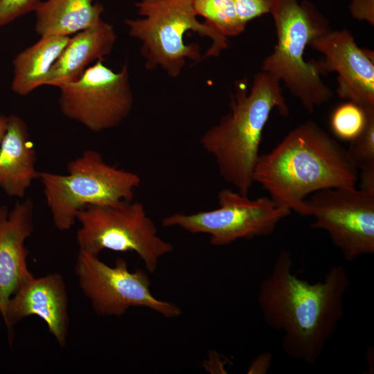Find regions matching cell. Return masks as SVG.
<instances>
[{
  "label": "cell",
  "mask_w": 374,
  "mask_h": 374,
  "mask_svg": "<svg viewBox=\"0 0 374 374\" xmlns=\"http://www.w3.org/2000/svg\"><path fill=\"white\" fill-rule=\"evenodd\" d=\"M117 40L113 26L103 20L71 37L52 66L44 86L60 87L78 80L89 64L109 55Z\"/></svg>",
  "instance_id": "9a60e30c"
},
{
  "label": "cell",
  "mask_w": 374,
  "mask_h": 374,
  "mask_svg": "<svg viewBox=\"0 0 374 374\" xmlns=\"http://www.w3.org/2000/svg\"><path fill=\"white\" fill-rule=\"evenodd\" d=\"M271 362V355L263 353L258 356L248 369V373H265L267 372Z\"/></svg>",
  "instance_id": "d4e9b609"
},
{
  "label": "cell",
  "mask_w": 374,
  "mask_h": 374,
  "mask_svg": "<svg viewBox=\"0 0 374 374\" xmlns=\"http://www.w3.org/2000/svg\"><path fill=\"white\" fill-rule=\"evenodd\" d=\"M135 6L141 17L125 24L141 44L147 70L159 67L176 78L187 60L197 64L229 46L227 37L197 19L193 0H140Z\"/></svg>",
  "instance_id": "277c9868"
},
{
  "label": "cell",
  "mask_w": 374,
  "mask_h": 374,
  "mask_svg": "<svg viewBox=\"0 0 374 374\" xmlns=\"http://www.w3.org/2000/svg\"><path fill=\"white\" fill-rule=\"evenodd\" d=\"M77 221L80 224L76 234L79 250L94 256L105 249L134 251L150 273L174 249L158 235L156 225L139 202L89 206L78 213Z\"/></svg>",
  "instance_id": "52a82bcc"
},
{
  "label": "cell",
  "mask_w": 374,
  "mask_h": 374,
  "mask_svg": "<svg viewBox=\"0 0 374 374\" xmlns=\"http://www.w3.org/2000/svg\"><path fill=\"white\" fill-rule=\"evenodd\" d=\"M349 11L354 19L374 25V0H351Z\"/></svg>",
  "instance_id": "cb8c5ba5"
},
{
  "label": "cell",
  "mask_w": 374,
  "mask_h": 374,
  "mask_svg": "<svg viewBox=\"0 0 374 374\" xmlns=\"http://www.w3.org/2000/svg\"><path fill=\"white\" fill-rule=\"evenodd\" d=\"M70 36L44 35L19 53L12 61V91L21 96L44 86L52 66L69 41Z\"/></svg>",
  "instance_id": "ac0fdd59"
},
{
  "label": "cell",
  "mask_w": 374,
  "mask_h": 374,
  "mask_svg": "<svg viewBox=\"0 0 374 374\" xmlns=\"http://www.w3.org/2000/svg\"><path fill=\"white\" fill-rule=\"evenodd\" d=\"M366 125L361 133L353 140L348 153L358 171L374 170V109L365 110Z\"/></svg>",
  "instance_id": "44dd1931"
},
{
  "label": "cell",
  "mask_w": 374,
  "mask_h": 374,
  "mask_svg": "<svg viewBox=\"0 0 374 374\" xmlns=\"http://www.w3.org/2000/svg\"><path fill=\"white\" fill-rule=\"evenodd\" d=\"M310 226L326 231L348 262L374 253V191L355 187L319 190L304 200Z\"/></svg>",
  "instance_id": "8fae6325"
},
{
  "label": "cell",
  "mask_w": 374,
  "mask_h": 374,
  "mask_svg": "<svg viewBox=\"0 0 374 374\" xmlns=\"http://www.w3.org/2000/svg\"><path fill=\"white\" fill-rule=\"evenodd\" d=\"M75 273L82 294L100 317H121L134 307L147 308L167 318L182 313L175 303L155 298L148 274L141 269L130 271L123 258L112 267L98 256L79 250Z\"/></svg>",
  "instance_id": "ba28073f"
},
{
  "label": "cell",
  "mask_w": 374,
  "mask_h": 374,
  "mask_svg": "<svg viewBox=\"0 0 374 374\" xmlns=\"http://www.w3.org/2000/svg\"><path fill=\"white\" fill-rule=\"evenodd\" d=\"M103 61L95 62L78 80L59 87L62 113L93 132L119 125L134 105L127 64L114 71Z\"/></svg>",
  "instance_id": "30bf717a"
},
{
  "label": "cell",
  "mask_w": 374,
  "mask_h": 374,
  "mask_svg": "<svg viewBox=\"0 0 374 374\" xmlns=\"http://www.w3.org/2000/svg\"><path fill=\"white\" fill-rule=\"evenodd\" d=\"M103 12V6L92 0L41 1L34 12L35 30L40 36H70L100 24Z\"/></svg>",
  "instance_id": "e0dca14e"
},
{
  "label": "cell",
  "mask_w": 374,
  "mask_h": 374,
  "mask_svg": "<svg viewBox=\"0 0 374 374\" xmlns=\"http://www.w3.org/2000/svg\"><path fill=\"white\" fill-rule=\"evenodd\" d=\"M38 179L53 222L62 231L70 229L89 206L132 201L141 184L137 174L107 163L94 150L71 161L66 174L39 172Z\"/></svg>",
  "instance_id": "8992f818"
},
{
  "label": "cell",
  "mask_w": 374,
  "mask_h": 374,
  "mask_svg": "<svg viewBox=\"0 0 374 374\" xmlns=\"http://www.w3.org/2000/svg\"><path fill=\"white\" fill-rule=\"evenodd\" d=\"M292 265L290 252L280 249L271 272L260 284L258 305L265 322L284 333L285 354L314 364L344 315L350 278L346 269L337 265L323 280L311 283L296 276Z\"/></svg>",
  "instance_id": "6da1fadb"
},
{
  "label": "cell",
  "mask_w": 374,
  "mask_h": 374,
  "mask_svg": "<svg viewBox=\"0 0 374 374\" xmlns=\"http://www.w3.org/2000/svg\"><path fill=\"white\" fill-rule=\"evenodd\" d=\"M235 88L229 112L202 135L199 143L214 158L222 179L248 195L269 116L277 109L287 116L289 107L280 80L262 70L254 75L250 88L246 79L238 81Z\"/></svg>",
  "instance_id": "3957f363"
},
{
  "label": "cell",
  "mask_w": 374,
  "mask_h": 374,
  "mask_svg": "<svg viewBox=\"0 0 374 374\" xmlns=\"http://www.w3.org/2000/svg\"><path fill=\"white\" fill-rule=\"evenodd\" d=\"M8 116L0 112V144L7 128Z\"/></svg>",
  "instance_id": "484cf974"
},
{
  "label": "cell",
  "mask_w": 374,
  "mask_h": 374,
  "mask_svg": "<svg viewBox=\"0 0 374 374\" xmlns=\"http://www.w3.org/2000/svg\"><path fill=\"white\" fill-rule=\"evenodd\" d=\"M359 171L347 149L313 121L291 130L260 154L253 182L278 206L305 216L304 200L319 190L355 187Z\"/></svg>",
  "instance_id": "7a4b0ae2"
},
{
  "label": "cell",
  "mask_w": 374,
  "mask_h": 374,
  "mask_svg": "<svg viewBox=\"0 0 374 374\" xmlns=\"http://www.w3.org/2000/svg\"><path fill=\"white\" fill-rule=\"evenodd\" d=\"M69 297L64 278L51 273L24 280L10 298L2 317L10 343L13 326L29 316L39 317L61 348H64L69 327Z\"/></svg>",
  "instance_id": "4fadbf2b"
},
{
  "label": "cell",
  "mask_w": 374,
  "mask_h": 374,
  "mask_svg": "<svg viewBox=\"0 0 374 374\" xmlns=\"http://www.w3.org/2000/svg\"><path fill=\"white\" fill-rule=\"evenodd\" d=\"M36 151L26 123L19 116H8L0 144V187L10 197L21 198L38 179Z\"/></svg>",
  "instance_id": "2e32d148"
},
{
  "label": "cell",
  "mask_w": 374,
  "mask_h": 374,
  "mask_svg": "<svg viewBox=\"0 0 374 374\" xmlns=\"http://www.w3.org/2000/svg\"><path fill=\"white\" fill-rule=\"evenodd\" d=\"M310 46L324 55L325 72L337 73V93L364 110L374 109L373 53L357 46L352 33L330 28L313 39Z\"/></svg>",
  "instance_id": "7c38bea8"
},
{
  "label": "cell",
  "mask_w": 374,
  "mask_h": 374,
  "mask_svg": "<svg viewBox=\"0 0 374 374\" xmlns=\"http://www.w3.org/2000/svg\"><path fill=\"white\" fill-rule=\"evenodd\" d=\"M269 14L274 19L276 45L265 57L262 70L283 81L305 109L313 112L329 101L332 89L321 79L326 72L322 60H305V51L313 39L330 29L327 19L310 2L273 0Z\"/></svg>",
  "instance_id": "5b68a950"
},
{
  "label": "cell",
  "mask_w": 374,
  "mask_h": 374,
  "mask_svg": "<svg viewBox=\"0 0 374 374\" xmlns=\"http://www.w3.org/2000/svg\"><path fill=\"white\" fill-rule=\"evenodd\" d=\"M41 0H0V27L30 12H35Z\"/></svg>",
  "instance_id": "7402d4cb"
},
{
  "label": "cell",
  "mask_w": 374,
  "mask_h": 374,
  "mask_svg": "<svg viewBox=\"0 0 374 374\" xmlns=\"http://www.w3.org/2000/svg\"><path fill=\"white\" fill-rule=\"evenodd\" d=\"M32 200H17L12 208L0 206V316L21 283L33 274L28 269L25 241L33 232Z\"/></svg>",
  "instance_id": "5bb4252c"
},
{
  "label": "cell",
  "mask_w": 374,
  "mask_h": 374,
  "mask_svg": "<svg viewBox=\"0 0 374 374\" xmlns=\"http://www.w3.org/2000/svg\"><path fill=\"white\" fill-rule=\"evenodd\" d=\"M197 16L226 37L237 36L244 30L237 12L234 0H193Z\"/></svg>",
  "instance_id": "d6986e66"
},
{
  "label": "cell",
  "mask_w": 374,
  "mask_h": 374,
  "mask_svg": "<svg viewBox=\"0 0 374 374\" xmlns=\"http://www.w3.org/2000/svg\"><path fill=\"white\" fill-rule=\"evenodd\" d=\"M366 120V111L358 105L348 101L334 110L330 119V126L338 138L351 141L363 130Z\"/></svg>",
  "instance_id": "ffe728a7"
},
{
  "label": "cell",
  "mask_w": 374,
  "mask_h": 374,
  "mask_svg": "<svg viewBox=\"0 0 374 374\" xmlns=\"http://www.w3.org/2000/svg\"><path fill=\"white\" fill-rule=\"evenodd\" d=\"M272 1L273 0H234L239 18L244 26L256 18L269 14Z\"/></svg>",
  "instance_id": "603a6c76"
},
{
  "label": "cell",
  "mask_w": 374,
  "mask_h": 374,
  "mask_svg": "<svg viewBox=\"0 0 374 374\" xmlns=\"http://www.w3.org/2000/svg\"><path fill=\"white\" fill-rule=\"evenodd\" d=\"M217 198V208L191 214L175 213L163 217L162 225L208 234L213 245L224 246L240 239L269 235L292 212L269 197L251 199L230 188L220 190Z\"/></svg>",
  "instance_id": "9c48e42d"
}]
</instances>
